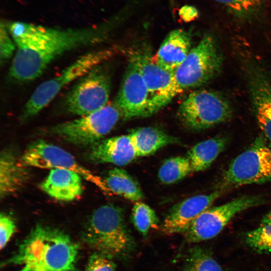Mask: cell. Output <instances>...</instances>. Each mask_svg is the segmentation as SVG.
<instances>
[{
    "instance_id": "6da1fadb",
    "label": "cell",
    "mask_w": 271,
    "mask_h": 271,
    "mask_svg": "<svg viewBox=\"0 0 271 271\" xmlns=\"http://www.w3.org/2000/svg\"><path fill=\"white\" fill-rule=\"evenodd\" d=\"M6 25L17 48L9 74L20 82L36 79L64 53L97 44L105 38L100 27L60 29L19 21Z\"/></svg>"
},
{
    "instance_id": "7a4b0ae2",
    "label": "cell",
    "mask_w": 271,
    "mask_h": 271,
    "mask_svg": "<svg viewBox=\"0 0 271 271\" xmlns=\"http://www.w3.org/2000/svg\"><path fill=\"white\" fill-rule=\"evenodd\" d=\"M78 253V244L67 233L37 224L4 265H20V271H74Z\"/></svg>"
},
{
    "instance_id": "3957f363",
    "label": "cell",
    "mask_w": 271,
    "mask_h": 271,
    "mask_svg": "<svg viewBox=\"0 0 271 271\" xmlns=\"http://www.w3.org/2000/svg\"><path fill=\"white\" fill-rule=\"evenodd\" d=\"M82 237L96 251L111 258L125 257L134 247L122 210L110 204L101 206L93 212L86 223Z\"/></svg>"
},
{
    "instance_id": "277c9868",
    "label": "cell",
    "mask_w": 271,
    "mask_h": 271,
    "mask_svg": "<svg viewBox=\"0 0 271 271\" xmlns=\"http://www.w3.org/2000/svg\"><path fill=\"white\" fill-rule=\"evenodd\" d=\"M109 49L90 51L80 56L58 75L40 84L22 110L21 118H30L39 113L70 83L77 80L112 55Z\"/></svg>"
},
{
    "instance_id": "5b68a950",
    "label": "cell",
    "mask_w": 271,
    "mask_h": 271,
    "mask_svg": "<svg viewBox=\"0 0 271 271\" xmlns=\"http://www.w3.org/2000/svg\"><path fill=\"white\" fill-rule=\"evenodd\" d=\"M120 118L121 113L114 102L79 118L53 125L47 131L76 146L90 147L108 133Z\"/></svg>"
},
{
    "instance_id": "8992f818",
    "label": "cell",
    "mask_w": 271,
    "mask_h": 271,
    "mask_svg": "<svg viewBox=\"0 0 271 271\" xmlns=\"http://www.w3.org/2000/svg\"><path fill=\"white\" fill-rule=\"evenodd\" d=\"M222 62L215 39L210 34L204 35L174 72L179 92L209 81L220 72Z\"/></svg>"
},
{
    "instance_id": "52a82bcc",
    "label": "cell",
    "mask_w": 271,
    "mask_h": 271,
    "mask_svg": "<svg viewBox=\"0 0 271 271\" xmlns=\"http://www.w3.org/2000/svg\"><path fill=\"white\" fill-rule=\"evenodd\" d=\"M111 89L108 74L98 65L77 80L62 101L65 112L80 116L97 111L108 104Z\"/></svg>"
},
{
    "instance_id": "ba28073f",
    "label": "cell",
    "mask_w": 271,
    "mask_h": 271,
    "mask_svg": "<svg viewBox=\"0 0 271 271\" xmlns=\"http://www.w3.org/2000/svg\"><path fill=\"white\" fill-rule=\"evenodd\" d=\"M271 181V147L262 137L230 164L222 180L221 190Z\"/></svg>"
},
{
    "instance_id": "9c48e42d",
    "label": "cell",
    "mask_w": 271,
    "mask_h": 271,
    "mask_svg": "<svg viewBox=\"0 0 271 271\" xmlns=\"http://www.w3.org/2000/svg\"><path fill=\"white\" fill-rule=\"evenodd\" d=\"M232 110L227 100L219 94L207 90L190 93L181 103L178 115L188 128L200 130L228 120Z\"/></svg>"
},
{
    "instance_id": "30bf717a",
    "label": "cell",
    "mask_w": 271,
    "mask_h": 271,
    "mask_svg": "<svg viewBox=\"0 0 271 271\" xmlns=\"http://www.w3.org/2000/svg\"><path fill=\"white\" fill-rule=\"evenodd\" d=\"M264 202L261 196L245 195L223 205L209 207L197 216L182 233L190 242L211 239L217 235L236 214Z\"/></svg>"
},
{
    "instance_id": "8fae6325",
    "label": "cell",
    "mask_w": 271,
    "mask_h": 271,
    "mask_svg": "<svg viewBox=\"0 0 271 271\" xmlns=\"http://www.w3.org/2000/svg\"><path fill=\"white\" fill-rule=\"evenodd\" d=\"M26 167L66 169L77 173L104 192H110L104 180L79 163L65 150L43 140L30 144L20 159Z\"/></svg>"
},
{
    "instance_id": "7c38bea8",
    "label": "cell",
    "mask_w": 271,
    "mask_h": 271,
    "mask_svg": "<svg viewBox=\"0 0 271 271\" xmlns=\"http://www.w3.org/2000/svg\"><path fill=\"white\" fill-rule=\"evenodd\" d=\"M129 58L136 63L149 95V115L163 108L178 93L174 72L160 66L154 57L141 50L134 51Z\"/></svg>"
},
{
    "instance_id": "4fadbf2b",
    "label": "cell",
    "mask_w": 271,
    "mask_h": 271,
    "mask_svg": "<svg viewBox=\"0 0 271 271\" xmlns=\"http://www.w3.org/2000/svg\"><path fill=\"white\" fill-rule=\"evenodd\" d=\"M114 102L124 119L150 116L148 90L138 65L130 58Z\"/></svg>"
},
{
    "instance_id": "5bb4252c",
    "label": "cell",
    "mask_w": 271,
    "mask_h": 271,
    "mask_svg": "<svg viewBox=\"0 0 271 271\" xmlns=\"http://www.w3.org/2000/svg\"><path fill=\"white\" fill-rule=\"evenodd\" d=\"M249 93L258 124L271 143V75L256 65L248 70Z\"/></svg>"
},
{
    "instance_id": "9a60e30c",
    "label": "cell",
    "mask_w": 271,
    "mask_h": 271,
    "mask_svg": "<svg viewBox=\"0 0 271 271\" xmlns=\"http://www.w3.org/2000/svg\"><path fill=\"white\" fill-rule=\"evenodd\" d=\"M222 190L191 197L176 204L166 216L163 231L167 234L182 233L201 213L208 208L222 194Z\"/></svg>"
},
{
    "instance_id": "2e32d148",
    "label": "cell",
    "mask_w": 271,
    "mask_h": 271,
    "mask_svg": "<svg viewBox=\"0 0 271 271\" xmlns=\"http://www.w3.org/2000/svg\"><path fill=\"white\" fill-rule=\"evenodd\" d=\"M85 157L91 163L120 166L128 164L138 156L128 134L101 140L89 147Z\"/></svg>"
},
{
    "instance_id": "e0dca14e",
    "label": "cell",
    "mask_w": 271,
    "mask_h": 271,
    "mask_svg": "<svg viewBox=\"0 0 271 271\" xmlns=\"http://www.w3.org/2000/svg\"><path fill=\"white\" fill-rule=\"evenodd\" d=\"M40 187L56 200L71 201L82 194V177L70 170L53 169L40 184Z\"/></svg>"
},
{
    "instance_id": "ac0fdd59",
    "label": "cell",
    "mask_w": 271,
    "mask_h": 271,
    "mask_svg": "<svg viewBox=\"0 0 271 271\" xmlns=\"http://www.w3.org/2000/svg\"><path fill=\"white\" fill-rule=\"evenodd\" d=\"M191 49L189 33L182 29L171 31L161 45L155 61L164 69L174 72L182 64Z\"/></svg>"
},
{
    "instance_id": "d6986e66",
    "label": "cell",
    "mask_w": 271,
    "mask_h": 271,
    "mask_svg": "<svg viewBox=\"0 0 271 271\" xmlns=\"http://www.w3.org/2000/svg\"><path fill=\"white\" fill-rule=\"evenodd\" d=\"M30 174L27 167L15 153L5 149L0 155V197L5 198L20 190L27 183Z\"/></svg>"
},
{
    "instance_id": "ffe728a7",
    "label": "cell",
    "mask_w": 271,
    "mask_h": 271,
    "mask_svg": "<svg viewBox=\"0 0 271 271\" xmlns=\"http://www.w3.org/2000/svg\"><path fill=\"white\" fill-rule=\"evenodd\" d=\"M129 135L138 157L151 155L168 145L178 142L176 138L154 127L138 128Z\"/></svg>"
},
{
    "instance_id": "44dd1931",
    "label": "cell",
    "mask_w": 271,
    "mask_h": 271,
    "mask_svg": "<svg viewBox=\"0 0 271 271\" xmlns=\"http://www.w3.org/2000/svg\"><path fill=\"white\" fill-rule=\"evenodd\" d=\"M228 139L217 136L196 144L188 151V158L193 172L202 171L208 168L225 149Z\"/></svg>"
},
{
    "instance_id": "7402d4cb",
    "label": "cell",
    "mask_w": 271,
    "mask_h": 271,
    "mask_svg": "<svg viewBox=\"0 0 271 271\" xmlns=\"http://www.w3.org/2000/svg\"><path fill=\"white\" fill-rule=\"evenodd\" d=\"M104 181L110 192L129 200L138 201L143 198L139 185L124 170L115 168L109 170Z\"/></svg>"
},
{
    "instance_id": "603a6c76",
    "label": "cell",
    "mask_w": 271,
    "mask_h": 271,
    "mask_svg": "<svg viewBox=\"0 0 271 271\" xmlns=\"http://www.w3.org/2000/svg\"><path fill=\"white\" fill-rule=\"evenodd\" d=\"M190 162L187 157H175L166 160L161 166L158 177L166 184H173L192 173Z\"/></svg>"
},
{
    "instance_id": "cb8c5ba5",
    "label": "cell",
    "mask_w": 271,
    "mask_h": 271,
    "mask_svg": "<svg viewBox=\"0 0 271 271\" xmlns=\"http://www.w3.org/2000/svg\"><path fill=\"white\" fill-rule=\"evenodd\" d=\"M182 271H223L209 252L199 247L191 249Z\"/></svg>"
},
{
    "instance_id": "d4e9b609",
    "label": "cell",
    "mask_w": 271,
    "mask_h": 271,
    "mask_svg": "<svg viewBox=\"0 0 271 271\" xmlns=\"http://www.w3.org/2000/svg\"><path fill=\"white\" fill-rule=\"evenodd\" d=\"M131 220L137 230L144 236L159 223L158 218L154 210L147 204L139 202L133 205Z\"/></svg>"
},
{
    "instance_id": "484cf974",
    "label": "cell",
    "mask_w": 271,
    "mask_h": 271,
    "mask_svg": "<svg viewBox=\"0 0 271 271\" xmlns=\"http://www.w3.org/2000/svg\"><path fill=\"white\" fill-rule=\"evenodd\" d=\"M244 240L246 244L257 253H271V225H261L246 232Z\"/></svg>"
},
{
    "instance_id": "4316f807",
    "label": "cell",
    "mask_w": 271,
    "mask_h": 271,
    "mask_svg": "<svg viewBox=\"0 0 271 271\" xmlns=\"http://www.w3.org/2000/svg\"><path fill=\"white\" fill-rule=\"evenodd\" d=\"M227 8L233 14L248 17L256 12L263 0H214Z\"/></svg>"
},
{
    "instance_id": "83f0119b",
    "label": "cell",
    "mask_w": 271,
    "mask_h": 271,
    "mask_svg": "<svg viewBox=\"0 0 271 271\" xmlns=\"http://www.w3.org/2000/svg\"><path fill=\"white\" fill-rule=\"evenodd\" d=\"M16 44L7 26L3 22L0 26V61L5 64L12 57L16 49Z\"/></svg>"
},
{
    "instance_id": "f1b7e54d",
    "label": "cell",
    "mask_w": 271,
    "mask_h": 271,
    "mask_svg": "<svg viewBox=\"0 0 271 271\" xmlns=\"http://www.w3.org/2000/svg\"><path fill=\"white\" fill-rule=\"evenodd\" d=\"M111 258L98 251L90 256L85 271H115Z\"/></svg>"
},
{
    "instance_id": "f546056e",
    "label": "cell",
    "mask_w": 271,
    "mask_h": 271,
    "mask_svg": "<svg viewBox=\"0 0 271 271\" xmlns=\"http://www.w3.org/2000/svg\"><path fill=\"white\" fill-rule=\"evenodd\" d=\"M16 225L13 217L5 213L0 215V248H4L16 231Z\"/></svg>"
},
{
    "instance_id": "4dcf8cb0",
    "label": "cell",
    "mask_w": 271,
    "mask_h": 271,
    "mask_svg": "<svg viewBox=\"0 0 271 271\" xmlns=\"http://www.w3.org/2000/svg\"><path fill=\"white\" fill-rule=\"evenodd\" d=\"M181 10V16L185 21H192L199 15L197 9L192 6L183 7Z\"/></svg>"
},
{
    "instance_id": "1f68e13d",
    "label": "cell",
    "mask_w": 271,
    "mask_h": 271,
    "mask_svg": "<svg viewBox=\"0 0 271 271\" xmlns=\"http://www.w3.org/2000/svg\"><path fill=\"white\" fill-rule=\"evenodd\" d=\"M261 225H271V211L268 212L263 217L261 221Z\"/></svg>"
}]
</instances>
